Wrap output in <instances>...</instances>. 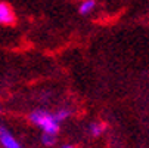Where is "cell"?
<instances>
[{
  "label": "cell",
  "mask_w": 149,
  "mask_h": 148,
  "mask_svg": "<svg viewBox=\"0 0 149 148\" xmlns=\"http://www.w3.org/2000/svg\"><path fill=\"white\" fill-rule=\"evenodd\" d=\"M55 114H56V117H58V120H59V121H63V120L70 119V116H71V111H70L68 108H62V110H58Z\"/></svg>",
  "instance_id": "7"
},
{
  "label": "cell",
  "mask_w": 149,
  "mask_h": 148,
  "mask_svg": "<svg viewBox=\"0 0 149 148\" xmlns=\"http://www.w3.org/2000/svg\"><path fill=\"white\" fill-rule=\"evenodd\" d=\"M62 148H75V147H72V145H62Z\"/></svg>",
  "instance_id": "8"
},
{
  "label": "cell",
  "mask_w": 149,
  "mask_h": 148,
  "mask_svg": "<svg viewBox=\"0 0 149 148\" xmlns=\"http://www.w3.org/2000/svg\"><path fill=\"white\" fill-rule=\"evenodd\" d=\"M41 141H43V144H45V145H53V144H55V141H56V135L43 132V135H41Z\"/></svg>",
  "instance_id": "6"
},
{
  "label": "cell",
  "mask_w": 149,
  "mask_h": 148,
  "mask_svg": "<svg viewBox=\"0 0 149 148\" xmlns=\"http://www.w3.org/2000/svg\"><path fill=\"white\" fill-rule=\"evenodd\" d=\"M30 121L36 124L46 133H53L56 135L59 132V124L61 121L58 120L55 113H49L46 110H36L30 114Z\"/></svg>",
  "instance_id": "1"
},
{
  "label": "cell",
  "mask_w": 149,
  "mask_h": 148,
  "mask_svg": "<svg viewBox=\"0 0 149 148\" xmlns=\"http://www.w3.org/2000/svg\"><path fill=\"white\" fill-rule=\"evenodd\" d=\"M89 130H90L92 136H99V135H102V132L105 130V126H103L102 123H99V121H93V123L89 126Z\"/></svg>",
  "instance_id": "5"
},
{
  "label": "cell",
  "mask_w": 149,
  "mask_h": 148,
  "mask_svg": "<svg viewBox=\"0 0 149 148\" xmlns=\"http://www.w3.org/2000/svg\"><path fill=\"white\" fill-rule=\"evenodd\" d=\"M15 21L16 16L12 6L6 2H0V25H12Z\"/></svg>",
  "instance_id": "2"
},
{
  "label": "cell",
  "mask_w": 149,
  "mask_h": 148,
  "mask_svg": "<svg viewBox=\"0 0 149 148\" xmlns=\"http://www.w3.org/2000/svg\"><path fill=\"white\" fill-rule=\"evenodd\" d=\"M0 144L5 148H22L21 144L15 139V136H12L10 132L5 128H0Z\"/></svg>",
  "instance_id": "3"
},
{
  "label": "cell",
  "mask_w": 149,
  "mask_h": 148,
  "mask_svg": "<svg viewBox=\"0 0 149 148\" xmlns=\"http://www.w3.org/2000/svg\"><path fill=\"white\" fill-rule=\"evenodd\" d=\"M96 9V0H80L78 12L80 15H90Z\"/></svg>",
  "instance_id": "4"
}]
</instances>
